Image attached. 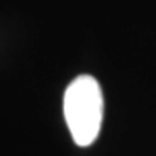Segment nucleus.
<instances>
[{
	"label": "nucleus",
	"instance_id": "1",
	"mask_svg": "<svg viewBox=\"0 0 156 156\" xmlns=\"http://www.w3.org/2000/svg\"><path fill=\"white\" fill-rule=\"evenodd\" d=\"M64 120L78 146H90L102 125L104 99L99 82L90 75H80L68 85L62 101Z\"/></svg>",
	"mask_w": 156,
	"mask_h": 156
}]
</instances>
